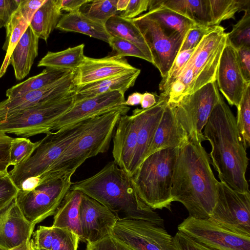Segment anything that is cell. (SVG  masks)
<instances>
[{
	"label": "cell",
	"mask_w": 250,
	"mask_h": 250,
	"mask_svg": "<svg viewBox=\"0 0 250 250\" xmlns=\"http://www.w3.org/2000/svg\"><path fill=\"white\" fill-rule=\"evenodd\" d=\"M209 154L201 143L193 140L179 148L171 190L173 201L182 203L189 216L210 217L217 199V185Z\"/></svg>",
	"instance_id": "6da1fadb"
},
{
	"label": "cell",
	"mask_w": 250,
	"mask_h": 250,
	"mask_svg": "<svg viewBox=\"0 0 250 250\" xmlns=\"http://www.w3.org/2000/svg\"><path fill=\"white\" fill-rule=\"evenodd\" d=\"M211 145V164L220 182L240 192H250L246 172L249 164L236 118L221 96L203 132Z\"/></svg>",
	"instance_id": "7a4b0ae2"
},
{
	"label": "cell",
	"mask_w": 250,
	"mask_h": 250,
	"mask_svg": "<svg viewBox=\"0 0 250 250\" xmlns=\"http://www.w3.org/2000/svg\"><path fill=\"white\" fill-rule=\"evenodd\" d=\"M77 190L125 218L151 222L164 227V220L137 195L129 178L113 161L86 179L72 183Z\"/></svg>",
	"instance_id": "3957f363"
},
{
	"label": "cell",
	"mask_w": 250,
	"mask_h": 250,
	"mask_svg": "<svg viewBox=\"0 0 250 250\" xmlns=\"http://www.w3.org/2000/svg\"><path fill=\"white\" fill-rule=\"evenodd\" d=\"M129 109L123 104L91 118L83 133L46 171L37 176L40 185L55 178L73 175L86 160L106 152L119 118L126 115Z\"/></svg>",
	"instance_id": "277c9868"
},
{
	"label": "cell",
	"mask_w": 250,
	"mask_h": 250,
	"mask_svg": "<svg viewBox=\"0 0 250 250\" xmlns=\"http://www.w3.org/2000/svg\"><path fill=\"white\" fill-rule=\"evenodd\" d=\"M227 37V33L222 26L210 27L171 85L167 94L168 104L175 105L185 96L209 83L216 82L220 59Z\"/></svg>",
	"instance_id": "5b68a950"
},
{
	"label": "cell",
	"mask_w": 250,
	"mask_h": 250,
	"mask_svg": "<svg viewBox=\"0 0 250 250\" xmlns=\"http://www.w3.org/2000/svg\"><path fill=\"white\" fill-rule=\"evenodd\" d=\"M179 148L168 147L146 157L130 177L139 198L152 209L171 210V190Z\"/></svg>",
	"instance_id": "8992f818"
},
{
	"label": "cell",
	"mask_w": 250,
	"mask_h": 250,
	"mask_svg": "<svg viewBox=\"0 0 250 250\" xmlns=\"http://www.w3.org/2000/svg\"><path fill=\"white\" fill-rule=\"evenodd\" d=\"M91 119L46 134L28 160L8 171V175L16 186L19 189L21 184L26 179L37 176L46 171L71 144L83 133Z\"/></svg>",
	"instance_id": "52a82bcc"
},
{
	"label": "cell",
	"mask_w": 250,
	"mask_h": 250,
	"mask_svg": "<svg viewBox=\"0 0 250 250\" xmlns=\"http://www.w3.org/2000/svg\"><path fill=\"white\" fill-rule=\"evenodd\" d=\"M75 91L11 114L0 122V129L26 138L48 133L54 121L75 103Z\"/></svg>",
	"instance_id": "ba28073f"
},
{
	"label": "cell",
	"mask_w": 250,
	"mask_h": 250,
	"mask_svg": "<svg viewBox=\"0 0 250 250\" xmlns=\"http://www.w3.org/2000/svg\"><path fill=\"white\" fill-rule=\"evenodd\" d=\"M72 175L68 174L50 180L31 191L19 190L15 202L33 226L54 215L70 189Z\"/></svg>",
	"instance_id": "9c48e42d"
},
{
	"label": "cell",
	"mask_w": 250,
	"mask_h": 250,
	"mask_svg": "<svg viewBox=\"0 0 250 250\" xmlns=\"http://www.w3.org/2000/svg\"><path fill=\"white\" fill-rule=\"evenodd\" d=\"M221 96L216 82H210L185 96L177 104H171L175 118L189 140L200 143L206 140L203 129Z\"/></svg>",
	"instance_id": "30bf717a"
},
{
	"label": "cell",
	"mask_w": 250,
	"mask_h": 250,
	"mask_svg": "<svg viewBox=\"0 0 250 250\" xmlns=\"http://www.w3.org/2000/svg\"><path fill=\"white\" fill-rule=\"evenodd\" d=\"M132 20L149 47L152 64L164 78L179 52L185 37L165 28L145 14Z\"/></svg>",
	"instance_id": "8fae6325"
},
{
	"label": "cell",
	"mask_w": 250,
	"mask_h": 250,
	"mask_svg": "<svg viewBox=\"0 0 250 250\" xmlns=\"http://www.w3.org/2000/svg\"><path fill=\"white\" fill-rule=\"evenodd\" d=\"M111 234L133 250H176L173 236L149 221L120 218Z\"/></svg>",
	"instance_id": "7c38bea8"
},
{
	"label": "cell",
	"mask_w": 250,
	"mask_h": 250,
	"mask_svg": "<svg viewBox=\"0 0 250 250\" xmlns=\"http://www.w3.org/2000/svg\"><path fill=\"white\" fill-rule=\"evenodd\" d=\"M196 241L216 250H250V235L231 230L210 218L188 216L177 227Z\"/></svg>",
	"instance_id": "4fadbf2b"
},
{
	"label": "cell",
	"mask_w": 250,
	"mask_h": 250,
	"mask_svg": "<svg viewBox=\"0 0 250 250\" xmlns=\"http://www.w3.org/2000/svg\"><path fill=\"white\" fill-rule=\"evenodd\" d=\"M250 192L233 190L218 182L217 199L209 218L235 232L250 235Z\"/></svg>",
	"instance_id": "5bb4252c"
},
{
	"label": "cell",
	"mask_w": 250,
	"mask_h": 250,
	"mask_svg": "<svg viewBox=\"0 0 250 250\" xmlns=\"http://www.w3.org/2000/svg\"><path fill=\"white\" fill-rule=\"evenodd\" d=\"M83 242L92 243L111 234L120 217L97 201L83 193L79 209Z\"/></svg>",
	"instance_id": "9a60e30c"
},
{
	"label": "cell",
	"mask_w": 250,
	"mask_h": 250,
	"mask_svg": "<svg viewBox=\"0 0 250 250\" xmlns=\"http://www.w3.org/2000/svg\"><path fill=\"white\" fill-rule=\"evenodd\" d=\"M125 101L124 93L114 91L75 102L69 110L54 121L51 131L103 114L123 105Z\"/></svg>",
	"instance_id": "2e32d148"
},
{
	"label": "cell",
	"mask_w": 250,
	"mask_h": 250,
	"mask_svg": "<svg viewBox=\"0 0 250 250\" xmlns=\"http://www.w3.org/2000/svg\"><path fill=\"white\" fill-rule=\"evenodd\" d=\"M228 37V36H227ZM216 82L219 90L231 105L239 104L250 83H247L239 66L236 49L227 40L222 53Z\"/></svg>",
	"instance_id": "e0dca14e"
},
{
	"label": "cell",
	"mask_w": 250,
	"mask_h": 250,
	"mask_svg": "<svg viewBox=\"0 0 250 250\" xmlns=\"http://www.w3.org/2000/svg\"><path fill=\"white\" fill-rule=\"evenodd\" d=\"M75 71L60 81L21 96L0 102V122L16 112L32 107L41 102L66 96L76 89Z\"/></svg>",
	"instance_id": "ac0fdd59"
},
{
	"label": "cell",
	"mask_w": 250,
	"mask_h": 250,
	"mask_svg": "<svg viewBox=\"0 0 250 250\" xmlns=\"http://www.w3.org/2000/svg\"><path fill=\"white\" fill-rule=\"evenodd\" d=\"M138 121L136 108L131 115L121 116L113 137V161L129 178L132 176V165L137 146Z\"/></svg>",
	"instance_id": "d6986e66"
},
{
	"label": "cell",
	"mask_w": 250,
	"mask_h": 250,
	"mask_svg": "<svg viewBox=\"0 0 250 250\" xmlns=\"http://www.w3.org/2000/svg\"><path fill=\"white\" fill-rule=\"evenodd\" d=\"M125 57L106 56L96 59L85 56L75 71L76 87L136 70Z\"/></svg>",
	"instance_id": "ffe728a7"
},
{
	"label": "cell",
	"mask_w": 250,
	"mask_h": 250,
	"mask_svg": "<svg viewBox=\"0 0 250 250\" xmlns=\"http://www.w3.org/2000/svg\"><path fill=\"white\" fill-rule=\"evenodd\" d=\"M34 228L15 200L0 209V247L2 249L9 250L31 239Z\"/></svg>",
	"instance_id": "44dd1931"
},
{
	"label": "cell",
	"mask_w": 250,
	"mask_h": 250,
	"mask_svg": "<svg viewBox=\"0 0 250 250\" xmlns=\"http://www.w3.org/2000/svg\"><path fill=\"white\" fill-rule=\"evenodd\" d=\"M167 97L160 95L157 103L147 109L137 108L138 115L137 141L131 168L132 176L145 159L165 107Z\"/></svg>",
	"instance_id": "7402d4cb"
},
{
	"label": "cell",
	"mask_w": 250,
	"mask_h": 250,
	"mask_svg": "<svg viewBox=\"0 0 250 250\" xmlns=\"http://www.w3.org/2000/svg\"><path fill=\"white\" fill-rule=\"evenodd\" d=\"M188 141V134L175 118L173 106L167 103L155 132L146 158L163 149L168 147L180 148Z\"/></svg>",
	"instance_id": "603a6c76"
},
{
	"label": "cell",
	"mask_w": 250,
	"mask_h": 250,
	"mask_svg": "<svg viewBox=\"0 0 250 250\" xmlns=\"http://www.w3.org/2000/svg\"><path fill=\"white\" fill-rule=\"evenodd\" d=\"M39 40L29 25L14 49L9 64L14 68L17 80L23 79L29 73L38 56Z\"/></svg>",
	"instance_id": "cb8c5ba5"
},
{
	"label": "cell",
	"mask_w": 250,
	"mask_h": 250,
	"mask_svg": "<svg viewBox=\"0 0 250 250\" xmlns=\"http://www.w3.org/2000/svg\"><path fill=\"white\" fill-rule=\"evenodd\" d=\"M159 6L173 10L196 24L210 27L209 0H149V11Z\"/></svg>",
	"instance_id": "d4e9b609"
},
{
	"label": "cell",
	"mask_w": 250,
	"mask_h": 250,
	"mask_svg": "<svg viewBox=\"0 0 250 250\" xmlns=\"http://www.w3.org/2000/svg\"><path fill=\"white\" fill-rule=\"evenodd\" d=\"M140 72L138 68L133 72L76 87L75 103L111 91H119L125 93L134 85Z\"/></svg>",
	"instance_id": "484cf974"
},
{
	"label": "cell",
	"mask_w": 250,
	"mask_h": 250,
	"mask_svg": "<svg viewBox=\"0 0 250 250\" xmlns=\"http://www.w3.org/2000/svg\"><path fill=\"white\" fill-rule=\"evenodd\" d=\"M83 193L70 189L66 193L54 216L53 227L66 228L77 234L83 241L79 209Z\"/></svg>",
	"instance_id": "4316f807"
},
{
	"label": "cell",
	"mask_w": 250,
	"mask_h": 250,
	"mask_svg": "<svg viewBox=\"0 0 250 250\" xmlns=\"http://www.w3.org/2000/svg\"><path fill=\"white\" fill-rule=\"evenodd\" d=\"M56 28L82 33L107 43L110 37L104 25L88 18L80 11L62 15Z\"/></svg>",
	"instance_id": "83f0119b"
},
{
	"label": "cell",
	"mask_w": 250,
	"mask_h": 250,
	"mask_svg": "<svg viewBox=\"0 0 250 250\" xmlns=\"http://www.w3.org/2000/svg\"><path fill=\"white\" fill-rule=\"evenodd\" d=\"M104 26L110 36L116 37L134 44L147 57L149 62L152 63L149 47L132 19L116 15L107 20Z\"/></svg>",
	"instance_id": "f1b7e54d"
},
{
	"label": "cell",
	"mask_w": 250,
	"mask_h": 250,
	"mask_svg": "<svg viewBox=\"0 0 250 250\" xmlns=\"http://www.w3.org/2000/svg\"><path fill=\"white\" fill-rule=\"evenodd\" d=\"M60 0H46L36 11L29 26L34 34L46 42L62 16Z\"/></svg>",
	"instance_id": "f546056e"
},
{
	"label": "cell",
	"mask_w": 250,
	"mask_h": 250,
	"mask_svg": "<svg viewBox=\"0 0 250 250\" xmlns=\"http://www.w3.org/2000/svg\"><path fill=\"white\" fill-rule=\"evenodd\" d=\"M72 70L46 68L41 73L30 77L8 89V99L17 98L23 95L51 85L66 76Z\"/></svg>",
	"instance_id": "4dcf8cb0"
},
{
	"label": "cell",
	"mask_w": 250,
	"mask_h": 250,
	"mask_svg": "<svg viewBox=\"0 0 250 250\" xmlns=\"http://www.w3.org/2000/svg\"><path fill=\"white\" fill-rule=\"evenodd\" d=\"M84 44H81L59 52H48L38 66L76 71L84 59Z\"/></svg>",
	"instance_id": "1f68e13d"
},
{
	"label": "cell",
	"mask_w": 250,
	"mask_h": 250,
	"mask_svg": "<svg viewBox=\"0 0 250 250\" xmlns=\"http://www.w3.org/2000/svg\"><path fill=\"white\" fill-rule=\"evenodd\" d=\"M29 25L18 8L13 13L6 24V40L3 46V49L6 51V55L0 68V78L5 73L10 64L11 54Z\"/></svg>",
	"instance_id": "d6a6232c"
},
{
	"label": "cell",
	"mask_w": 250,
	"mask_h": 250,
	"mask_svg": "<svg viewBox=\"0 0 250 250\" xmlns=\"http://www.w3.org/2000/svg\"><path fill=\"white\" fill-rule=\"evenodd\" d=\"M145 14L165 28L178 32L184 37L188 30L196 24L187 17L164 6L149 10Z\"/></svg>",
	"instance_id": "836d02e7"
},
{
	"label": "cell",
	"mask_w": 250,
	"mask_h": 250,
	"mask_svg": "<svg viewBox=\"0 0 250 250\" xmlns=\"http://www.w3.org/2000/svg\"><path fill=\"white\" fill-rule=\"evenodd\" d=\"M210 26L219 25L223 21L234 19L237 12L250 8V0H209Z\"/></svg>",
	"instance_id": "e575fe53"
},
{
	"label": "cell",
	"mask_w": 250,
	"mask_h": 250,
	"mask_svg": "<svg viewBox=\"0 0 250 250\" xmlns=\"http://www.w3.org/2000/svg\"><path fill=\"white\" fill-rule=\"evenodd\" d=\"M117 0H87L80 12L88 18L104 25L112 16L117 15Z\"/></svg>",
	"instance_id": "d590c367"
},
{
	"label": "cell",
	"mask_w": 250,
	"mask_h": 250,
	"mask_svg": "<svg viewBox=\"0 0 250 250\" xmlns=\"http://www.w3.org/2000/svg\"><path fill=\"white\" fill-rule=\"evenodd\" d=\"M236 107L237 127L242 143L247 149L250 146V85L245 89Z\"/></svg>",
	"instance_id": "8d00e7d4"
},
{
	"label": "cell",
	"mask_w": 250,
	"mask_h": 250,
	"mask_svg": "<svg viewBox=\"0 0 250 250\" xmlns=\"http://www.w3.org/2000/svg\"><path fill=\"white\" fill-rule=\"evenodd\" d=\"M40 143V140L34 143L26 138H13L9 149L10 165L14 167L25 162L34 153Z\"/></svg>",
	"instance_id": "74e56055"
},
{
	"label": "cell",
	"mask_w": 250,
	"mask_h": 250,
	"mask_svg": "<svg viewBox=\"0 0 250 250\" xmlns=\"http://www.w3.org/2000/svg\"><path fill=\"white\" fill-rule=\"evenodd\" d=\"M243 16L227 33L228 40L237 49L241 47H250V8L246 10Z\"/></svg>",
	"instance_id": "f35d334b"
},
{
	"label": "cell",
	"mask_w": 250,
	"mask_h": 250,
	"mask_svg": "<svg viewBox=\"0 0 250 250\" xmlns=\"http://www.w3.org/2000/svg\"><path fill=\"white\" fill-rule=\"evenodd\" d=\"M194 49L179 52L167 75L162 79L159 83V88L161 92L160 95L167 97L171 85L178 77Z\"/></svg>",
	"instance_id": "ab89813d"
},
{
	"label": "cell",
	"mask_w": 250,
	"mask_h": 250,
	"mask_svg": "<svg viewBox=\"0 0 250 250\" xmlns=\"http://www.w3.org/2000/svg\"><path fill=\"white\" fill-rule=\"evenodd\" d=\"M52 228L51 250H77L79 236L68 228Z\"/></svg>",
	"instance_id": "60d3db41"
},
{
	"label": "cell",
	"mask_w": 250,
	"mask_h": 250,
	"mask_svg": "<svg viewBox=\"0 0 250 250\" xmlns=\"http://www.w3.org/2000/svg\"><path fill=\"white\" fill-rule=\"evenodd\" d=\"M108 43L117 56L123 57H135L149 62L148 58L143 52L130 42L116 37L110 36Z\"/></svg>",
	"instance_id": "b9f144b4"
},
{
	"label": "cell",
	"mask_w": 250,
	"mask_h": 250,
	"mask_svg": "<svg viewBox=\"0 0 250 250\" xmlns=\"http://www.w3.org/2000/svg\"><path fill=\"white\" fill-rule=\"evenodd\" d=\"M53 239L52 227L39 226L30 239L31 246L36 250H51Z\"/></svg>",
	"instance_id": "7bdbcfd3"
},
{
	"label": "cell",
	"mask_w": 250,
	"mask_h": 250,
	"mask_svg": "<svg viewBox=\"0 0 250 250\" xmlns=\"http://www.w3.org/2000/svg\"><path fill=\"white\" fill-rule=\"evenodd\" d=\"M210 27L197 24L192 26L185 36L179 52L194 49L208 32Z\"/></svg>",
	"instance_id": "ee69618b"
},
{
	"label": "cell",
	"mask_w": 250,
	"mask_h": 250,
	"mask_svg": "<svg viewBox=\"0 0 250 250\" xmlns=\"http://www.w3.org/2000/svg\"><path fill=\"white\" fill-rule=\"evenodd\" d=\"M86 250H133L111 234L92 243H86Z\"/></svg>",
	"instance_id": "f6af8a7d"
},
{
	"label": "cell",
	"mask_w": 250,
	"mask_h": 250,
	"mask_svg": "<svg viewBox=\"0 0 250 250\" xmlns=\"http://www.w3.org/2000/svg\"><path fill=\"white\" fill-rule=\"evenodd\" d=\"M19 190L8 173L0 177V209L15 200Z\"/></svg>",
	"instance_id": "bcb514c9"
},
{
	"label": "cell",
	"mask_w": 250,
	"mask_h": 250,
	"mask_svg": "<svg viewBox=\"0 0 250 250\" xmlns=\"http://www.w3.org/2000/svg\"><path fill=\"white\" fill-rule=\"evenodd\" d=\"M176 250H216L196 241L178 231L173 236Z\"/></svg>",
	"instance_id": "7dc6e473"
},
{
	"label": "cell",
	"mask_w": 250,
	"mask_h": 250,
	"mask_svg": "<svg viewBox=\"0 0 250 250\" xmlns=\"http://www.w3.org/2000/svg\"><path fill=\"white\" fill-rule=\"evenodd\" d=\"M13 138L0 129V171L8 173L9 167V149Z\"/></svg>",
	"instance_id": "c3c4849f"
},
{
	"label": "cell",
	"mask_w": 250,
	"mask_h": 250,
	"mask_svg": "<svg viewBox=\"0 0 250 250\" xmlns=\"http://www.w3.org/2000/svg\"><path fill=\"white\" fill-rule=\"evenodd\" d=\"M46 0H21L18 9L23 18L30 24L32 19Z\"/></svg>",
	"instance_id": "681fc988"
},
{
	"label": "cell",
	"mask_w": 250,
	"mask_h": 250,
	"mask_svg": "<svg viewBox=\"0 0 250 250\" xmlns=\"http://www.w3.org/2000/svg\"><path fill=\"white\" fill-rule=\"evenodd\" d=\"M239 66L245 81L250 83V47L243 46L237 49Z\"/></svg>",
	"instance_id": "f907efd6"
},
{
	"label": "cell",
	"mask_w": 250,
	"mask_h": 250,
	"mask_svg": "<svg viewBox=\"0 0 250 250\" xmlns=\"http://www.w3.org/2000/svg\"><path fill=\"white\" fill-rule=\"evenodd\" d=\"M149 0H129L126 10L120 16L126 19H133L148 8Z\"/></svg>",
	"instance_id": "816d5d0a"
},
{
	"label": "cell",
	"mask_w": 250,
	"mask_h": 250,
	"mask_svg": "<svg viewBox=\"0 0 250 250\" xmlns=\"http://www.w3.org/2000/svg\"><path fill=\"white\" fill-rule=\"evenodd\" d=\"M87 0H60V7L62 11L65 10L69 13L80 11L81 7Z\"/></svg>",
	"instance_id": "f5cc1de1"
},
{
	"label": "cell",
	"mask_w": 250,
	"mask_h": 250,
	"mask_svg": "<svg viewBox=\"0 0 250 250\" xmlns=\"http://www.w3.org/2000/svg\"><path fill=\"white\" fill-rule=\"evenodd\" d=\"M157 103L155 95L149 92L143 94L141 102L142 109H147L153 106Z\"/></svg>",
	"instance_id": "db71d44e"
},
{
	"label": "cell",
	"mask_w": 250,
	"mask_h": 250,
	"mask_svg": "<svg viewBox=\"0 0 250 250\" xmlns=\"http://www.w3.org/2000/svg\"><path fill=\"white\" fill-rule=\"evenodd\" d=\"M143 94L139 92H134L130 94L125 101L124 104L128 106L137 105L141 104Z\"/></svg>",
	"instance_id": "11a10c76"
},
{
	"label": "cell",
	"mask_w": 250,
	"mask_h": 250,
	"mask_svg": "<svg viewBox=\"0 0 250 250\" xmlns=\"http://www.w3.org/2000/svg\"><path fill=\"white\" fill-rule=\"evenodd\" d=\"M9 250H31L30 239L27 240L17 247Z\"/></svg>",
	"instance_id": "9f6ffc18"
},
{
	"label": "cell",
	"mask_w": 250,
	"mask_h": 250,
	"mask_svg": "<svg viewBox=\"0 0 250 250\" xmlns=\"http://www.w3.org/2000/svg\"><path fill=\"white\" fill-rule=\"evenodd\" d=\"M129 0H117L116 9L117 11H125L129 3Z\"/></svg>",
	"instance_id": "6f0895ef"
},
{
	"label": "cell",
	"mask_w": 250,
	"mask_h": 250,
	"mask_svg": "<svg viewBox=\"0 0 250 250\" xmlns=\"http://www.w3.org/2000/svg\"><path fill=\"white\" fill-rule=\"evenodd\" d=\"M6 23L7 20L5 17V16L2 10L0 9V28H1L3 26L5 27Z\"/></svg>",
	"instance_id": "680465c9"
},
{
	"label": "cell",
	"mask_w": 250,
	"mask_h": 250,
	"mask_svg": "<svg viewBox=\"0 0 250 250\" xmlns=\"http://www.w3.org/2000/svg\"><path fill=\"white\" fill-rule=\"evenodd\" d=\"M3 173L2 172L0 171V177L3 176Z\"/></svg>",
	"instance_id": "91938a15"
},
{
	"label": "cell",
	"mask_w": 250,
	"mask_h": 250,
	"mask_svg": "<svg viewBox=\"0 0 250 250\" xmlns=\"http://www.w3.org/2000/svg\"><path fill=\"white\" fill-rule=\"evenodd\" d=\"M31 250H36L31 246Z\"/></svg>",
	"instance_id": "94428289"
},
{
	"label": "cell",
	"mask_w": 250,
	"mask_h": 250,
	"mask_svg": "<svg viewBox=\"0 0 250 250\" xmlns=\"http://www.w3.org/2000/svg\"><path fill=\"white\" fill-rule=\"evenodd\" d=\"M0 250H5L0 247Z\"/></svg>",
	"instance_id": "6125c7cd"
},
{
	"label": "cell",
	"mask_w": 250,
	"mask_h": 250,
	"mask_svg": "<svg viewBox=\"0 0 250 250\" xmlns=\"http://www.w3.org/2000/svg\"><path fill=\"white\" fill-rule=\"evenodd\" d=\"M43 250V249H42V250Z\"/></svg>",
	"instance_id": "be15d7a7"
}]
</instances>
